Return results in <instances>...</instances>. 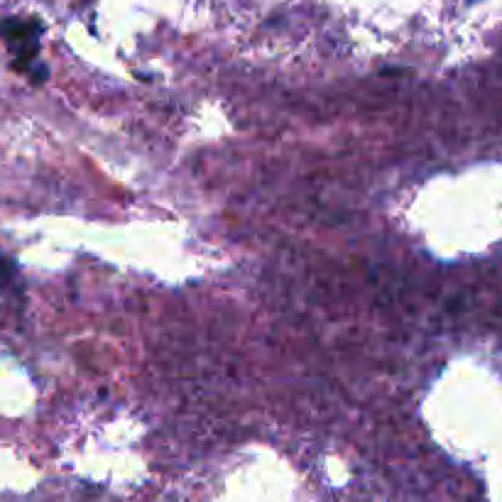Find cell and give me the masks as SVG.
<instances>
[{
    "mask_svg": "<svg viewBox=\"0 0 502 502\" xmlns=\"http://www.w3.org/2000/svg\"><path fill=\"white\" fill-rule=\"evenodd\" d=\"M40 32L42 25L37 20H20V18H8L0 23V37L8 42V47L15 52L20 71H28L35 64L40 52Z\"/></svg>",
    "mask_w": 502,
    "mask_h": 502,
    "instance_id": "cell-1",
    "label": "cell"
},
{
    "mask_svg": "<svg viewBox=\"0 0 502 502\" xmlns=\"http://www.w3.org/2000/svg\"><path fill=\"white\" fill-rule=\"evenodd\" d=\"M10 277H13V263H10L8 258H3V255H0V287L8 285Z\"/></svg>",
    "mask_w": 502,
    "mask_h": 502,
    "instance_id": "cell-2",
    "label": "cell"
}]
</instances>
